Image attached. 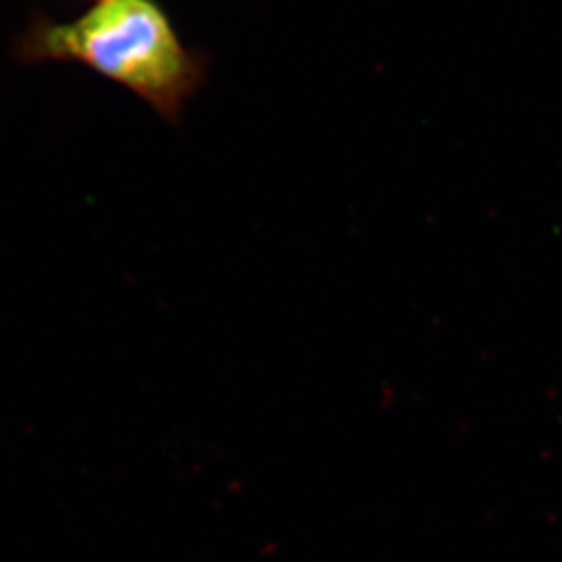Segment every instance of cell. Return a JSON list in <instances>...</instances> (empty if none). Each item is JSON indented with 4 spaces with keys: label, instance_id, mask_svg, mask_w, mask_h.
Wrapping results in <instances>:
<instances>
[{
    "label": "cell",
    "instance_id": "cell-1",
    "mask_svg": "<svg viewBox=\"0 0 562 562\" xmlns=\"http://www.w3.org/2000/svg\"><path fill=\"white\" fill-rule=\"evenodd\" d=\"M30 63H81L117 81L171 125L201 88L204 60L183 46L155 0H102L80 20L36 18L18 42Z\"/></svg>",
    "mask_w": 562,
    "mask_h": 562
},
{
    "label": "cell",
    "instance_id": "cell-2",
    "mask_svg": "<svg viewBox=\"0 0 562 562\" xmlns=\"http://www.w3.org/2000/svg\"><path fill=\"white\" fill-rule=\"evenodd\" d=\"M99 2H102V0H99Z\"/></svg>",
    "mask_w": 562,
    "mask_h": 562
}]
</instances>
